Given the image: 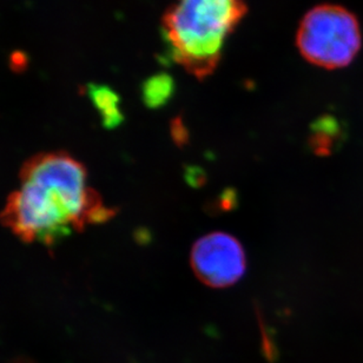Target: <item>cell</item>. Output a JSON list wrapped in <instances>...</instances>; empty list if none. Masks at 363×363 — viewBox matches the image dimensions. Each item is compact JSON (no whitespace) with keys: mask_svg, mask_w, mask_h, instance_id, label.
Here are the masks:
<instances>
[{"mask_svg":"<svg viewBox=\"0 0 363 363\" xmlns=\"http://www.w3.org/2000/svg\"><path fill=\"white\" fill-rule=\"evenodd\" d=\"M19 179V188L4 206L1 222L24 242L52 247L117 213L89 185L84 165L63 151L30 158Z\"/></svg>","mask_w":363,"mask_h":363,"instance_id":"cell-1","label":"cell"},{"mask_svg":"<svg viewBox=\"0 0 363 363\" xmlns=\"http://www.w3.org/2000/svg\"><path fill=\"white\" fill-rule=\"evenodd\" d=\"M247 11L245 0H174L162 21L172 58L197 79L209 77Z\"/></svg>","mask_w":363,"mask_h":363,"instance_id":"cell-2","label":"cell"},{"mask_svg":"<svg viewBox=\"0 0 363 363\" xmlns=\"http://www.w3.org/2000/svg\"><path fill=\"white\" fill-rule=\"evenodd\" d=\"M296 44L309 63L328 70L341 69L350 65L360 52V23L345 7L318 5L301 21Z\"/></svg>","mask_w":363,"mask_h":363,"instance_id":"cell-3","label":"cell"},{"mask_svg":"<svg viewBox=\"0 0 363 363\" xmlns=\"http://www.w3.org/2000/svg\"><path fill=\"white\" fill-rule=\"evenodd\" d=\"M191 267L206 286L227 288L234 286L247 270V256L238 238L225 233L206 235L191 250Z\"/></svg>","mask_w":363,"mask_h":363,"instance_id":"cell-4","label":"cell"},{"mask_svg":"<svg viewBox=\"0 0 363 363\" xmlns=\"http://www.w3.org/2000/svg\"><path fill=\"white\" fill-rule=\"evenodd\" d=\"M88 96L99 112L101 123L106 129H115L122 124L124 115L119 108V98L115 91L105 85L90 84Z\"/></svg>","mask_w":363,"mask_h":363,"instance_id":"cell-5","label":"cell"},{"mask_svg":"<svg viewBox=\"0 0 363 363\" xmlns=\"http://www.w3.org/2000/svg\"><path fill=\"white\" fill-rule=\"evenodd\" d=\"M172 94H174L172 79L164 74L151 78L144 84L143 99L147 108H161L168 103Z\"/></svg>","mask_w":363,"mask_h":363,"instance_id":"cell-6","label":"cell"},{"mask_svg":"<svg viewBox=\"0 0 363 363\" xmlns=\"http://www.w3.org/2000/svg\"><path fill=\"white\" fill-rule=\"evenodd\" d=\"M337 133V125L335 121L328 117L318 119L313 126V135H311L309 144L311 149L316 155H328L332 151L333 136Z\"/></svg>","mask_w":363,"mask_h":363,"instance_id":"cell-7","label":"cell"},{"mask_svg":"<svg viewBox=\"0 0 363 363\" xmlns=\"http://www.w3.org/2000/svg\"><path fill=\"white\" fill-rule=\"evenodd\" d=\"M238 206V194L235 189L228 188L220 192L215 201L210 203V213H224L236 209Z\"/></svg>","mask_w":363,"mask_h":363,"instance_id":"cell-8","label":"cell"},{"mask_svg":"<svg viewBox=\"0 0 363 363\" xmlns=\"http://www.w3.org/2000/svg\"><path fill=\"white\" fill-rule=\"evenodd\" d=\"M172 136L177 147H183L189 143V131L181 117H177L172 122Z\"/></svg>","mask_w":363,"mask_h":363,"instance_id":"cell-9","label":"cell"},{"mask_svg":"<svg viewBox=\"0 0 363 363\" xmlns=\"http://www.w3.org/2000/svg\"><path fill=\"white\" fill-rule=\"evenodd\" d=\"M184 177L186 183L191 185L192 188H201V186L206 184V172L197 165H191V167L185 169Z\"/></svg>","mask_w":363,"mask_h":363,"instance_id":"cell-10","label":"cell"}]
</instances>
